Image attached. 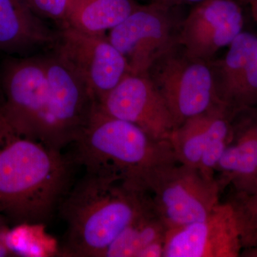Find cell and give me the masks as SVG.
<instances>
[{"label": "cell", "instance_id": "obj_25", "mask_svg": "<svg viewBox=\"0 0 257 257\" xmlns=\"http://www.w3.org/2000/svg\"><path fill=\"white\" fill-rule=\"evenodd\" d=\"M242 192L248 193V194H251L253 197L257 198V179L255 180V182H253L252 186H251L248 190L244 191V192Z\"/></svg>", "mask_w": 257, "mask_h": 257}, {"label": "cell", "instance_id": "obj_22", "mask_svg": "<svg viewBox=\"0 0 257 257\" xmlns=\"http://www.w3.org/2000/svg\"><path fill=\"white\" fill-rule=\"evenodd\" d=\"M170 8H177L184 5H196L204 0H151Z\"/></svg>", "mask_w": 257, "mask_h": 257}, {"label": "cell", "instance_id": "obj_23", "mask_svg": "<svg viewBox=\"0 0 257 257\" xmlns=\"http://www.w3.org/2000/svg\"><path fill=\"white\" fill-rule=\"evenodd\" d=\"M7 234L8 233L0 229V257L16 256L17 253L8 243Z\"/></svg>", "mask_w": 257, "mask_h": 257}, {"label": "cell", "instance_id": "obj_21", "mask_svg": "<svg viewBox=\"0 0 257 257\" xmlns=\"http://www.w3.org/2000/svg\"><path fill=\"white\" fill-rule=\"evenodd\" d=\"M165 239L157 240L144 248L138 257H164Z\"/></svg>", "mask_w": 257, "mask_h": 257}, {"label": "cell", "instance_id": "obj_4", "mask_svg": "<svg viewBox=\"0 0 257 257\" xmlns=\"http://www.w3.org/2000/svg\"><path fill=\"white\" fill-rule=\"evenodd\" d=\"M0 112L19 131L59 150L43 56L11 57L3 62Z\"/></svg>", "mask_w": 257, "mask_h": 257}, {"label": "cell", "instance_id": "obj_10", "mask_svg": "<svg viewBox=\"0 0 257 257\" xmlns=\"http://www.w3.org/2000/svg\"><path fill=\"white\" fill-rule=\"evenodd\" d=\"M43 58L52 100L56 146L62 151L77 140L96 101L87 84L55 51Z\"/></svg>", "mask_w": 257, "mask_h": 257}, {"label": "cell", "instance_id": "obj_2", "mask_svg": "<svg viewBox=\"0 0 257 257\" xmlns=\"http://www.w3.org/2000/svg\"><path fill=\"white\" fill-rule=\"evenodd\" d=\"M150 207L146 194L126 182L85 172L59 207L66 224L61 254L104 256L121 231Z\"/></svg>", "mask_w": 257, "mask_h": 257}, {"label": "cell", "instance_id": "obj_19", "mask_svg": "<svg viewBox=\"0 0 257 257\" xmlns=\"http://www.w3.org/2000/svg\"><path fill=\"white\" fill-rule=\"evenodd\" d=\"M234 208L241 236L242 249L248 256H257V198L236 192L229 202Z\"/></svg>", "mask_w": 257, "mask_h": 257}, {"label": "cell", "instance_id": "obj_20", "mask_svg": "<svg viewBox=\"0 0 257 257\" xmlns=\"http://www.w3.org/2000/svg\"><path fill=\"white\" fill-rule=\"evenodd\" d=\"M37 15L50 20L62 28L65 22L67 0H25Z\"/></svg>", "mask_w": 257, "mask_h": 257}, {"label": "cell", "instance_id": "obj_12", "mask_svg": "<svg viewBox=\"0 0 257 257\" xmlns=\"http://www.w3.org/2000/svg\"><path fill=\"white\" fill-rule=\"evenodd\" d=\"M98 104L159 141L170 142L176 127L163 96L147 75L128 74Z\"/></svg>", "mask_w": 257, "mask_h": 257}, {"label": "cell", "instance_id": "obj_3", "mask_svg": "<svg viewBox=\"0 0 257 257\" xmlns=\"http://www.w3.org/2000/svg\"><path fill=\"white\" fill-rule=\"evenodd\" d=\"M72 158L85 172L119 179L140 189L152 168L178 161L169 141H159L133 123L107 114L96 102L72 144Z\"/></svg>", "mask_w": 257, "mask_h": 257}, {"label": "cell", "instance_id": "obj_18", "mask_svg": "<svg viewBox=\"0 0 257 257\" xmlns=\"http://www.w3.org/2000/svg\"><path fill=\"white\" fill-rule=\"evenodd\" d=\"M214 106L202 114L186 120L172 132L170 145L180 163L199 167L209 139Z\"/></svg>", "mask_w": 257, "mask_h": 257}, {"label": "cell", "instance_id": "obj_1", "mask_svg": "<svg viewBox=\"0 0 257 257\" xmlns=\"http://www.w3.org/2000/svg\"><path fill=\"white\" fill-rule=\"evenodd\" d=\"M74 165L0 112V220L16 226L50 221L72 187Z\"/></svg>", "mask_w": 257, "mask_h": 257}, {"label": "cell", "instance_id": "obj_26", "mask_svg": "<svg viewBox=\"0 0 257 257\" xmlns=\"http://www.w3.org/2000/svg\"><path fill=\"white\" fill-rule=\"evenodd\" d=\"M236 3H239V5H247L248 0H234Z\"/></svg>", "mask_w": 257, "mask_h": 257}, {"label": "cell", "instance_id": "obj_16", "mask_svg": "<svg viewBox=\"0 0 257 257\" xmlns=\"http://www.w3.org/2000/svg\"><path fill=\"white\" fill-rule=\"evenodd\" d=\"M139 5L135 0H67L62 27L91 35H104L122 23Z\"/></svg>", "mask_w": 257, "mask_h": 257}, {"label": "cell", "instance_id": "obj_6", "mask_svg": "<svg viewBox=\"0 0 257 257\" xmlns=\"http://www.w3.org/2000/svg\"><path fill=\"white\" fill-rule=\"evenodd\" d=\"M178 46L161 57L147 74L167 103L176 127L220 103L211 62L191 58L183 50L180 53Z\"/></svg>", "mask_w": 257, "mask_h": 257}, {"label": "cell", "instance_id": "obj_14", "mask_svg": "<svg viewBox=\"0 0 257 257\" xmlns=\"http://www.w3.org/2000/svg\"><path fill=\"white\" fill-rule=\"evenodd\" d=\"M58 32L52 31L25 0H0V53L24 55L55 47Z\"/></svg>", "mask_w": 257, "mask_h": 257}, {"label": "cell", "instance_id": "obj_17", "mask_svg": "<svg viewBox=\"0 0 257 257\" xmlns=\"http://www.w3.org/2000/svg\"><path fill=\"white\" fill-rule=\"evenodd\" d=\"M167 231L165 223L150 206L121 231L103 257H138L150 243L165 239Z\"/></svg>", "mask_w": 257, "mask_h": 257}, {"label": "cell", "instance_id": "obj_9", "mask_svg": "<svg viewBox=\"0 0 257 257\" xmlns=\"http://www.w3.org/2000/svg\"><path fill=\"white\" fill-rule=\"evenodd\" d=\"M241 250L234 208L219 202L202 220L167 229L164 257H237Z\"/></svg>", "mask_w": 257, "mask_h": 257}, {"label": "cell", "instance_id": "obj_5", "mask_svg": "<svg viewBox=\"0 0 257 257\" xmlns=\"http://www.w3.org/2000/svg\"><path fill=\"white\" fill-rule=\"evenodd\" d=\"M140 190L168 229L204 219L220 202L222 189L216 178L176 161L149 171Z\"/></svg>", "mask_w": 257, "mask_h": 257}, {"label": "cell", "instance_id": "obj_8", "mask_svg": "<svg viewBox=\"0 0 257 257\" xmlns=\"http://www.w3.org/2000/svg\"><path fill=\"white\" fill-rule=\"evenodd\" d=\"M55 52L87 84L96 102L130 73L127 62L104 35L60 28Z\"/></svg>", "mask_w": 257, "mask_h": 257}, {"label": "cell", "instance_id": "obj_7", "mask_svg": "<svg viewBox=\"0 0 257 257\" xmlns=\"http://www.w3.org/2000/svg\"><path fill=\"white\" fill-rule=\"evenodd\" d=\"M173 8L155 2L139 5L108 39L124 56L130 74L147 75L161 57L179 45Z\"/></svg>", "mask_w": 257, "mask_h": 257}, {"label": "cell", "instance_id": "obj_13", "mask_svg": "<svg viewBox=\"0 0 257 257\" xmlns=\"http://www.w3.org/2000/svg\"><path fill=\"white\" fill-rule=\"evenodd\" d=\"M213 71L219 102L236 114L257 105L256 35L241 32Z\"/></svg>", "mask_w": 257, "mask_h": 257}, {"label": "cell", "instance_id": "obj_24", "mask_svg": "<svg viewBox=\"0 0 257 257\" xmlns=\"http://www.w3.org/2000/svg\"><path fill=\"white\" fill-rule=\"evenodd\" d=\"M247 5H249L253 20L257 22V0H248Z\"/></svg>", "mask_w": 257, "mask_h": 257}, {"label": "cell", "instance_id": "obj_11", "mask_svg": "<svg viewBox=\"0 0 257 257\" xmlns=\"http://www.w3.org/2000/svg\"><path fill=\"white\" fill-rule=\"evenodd\" d=\"M241 6L234 0H204L194 5L179 28V45L184 53L211 62L243 32Z\"/></svg>", "mask_w": 257, "mask_h": 257}, {"label": "cell", "instance_id": "obj_15", "mask_svg": "<svg viewBox=\"0 0 257 257\" xmlns=\"http://www.w3.org/2000/svg\"><path fill=\"white\" fill-rule=\"evenodd\" d=\"M221 189L229 184L244 192L257 179V117L233 121L231 139L216 167Z\"/></svg>", "mask_w": 257, "mask_h": 257}]
</instances>
